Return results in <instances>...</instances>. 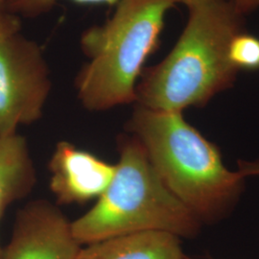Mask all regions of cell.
Here are the masks:
<instances>
[{
    "instance_id": "1",
    "label": "cell",
    "mask_w": 259,
    "mask_h": 259,
    "mask_svg": "<svg viewBox=\"0 0 259 259\" xmlns=\"http://www.w3.org/2000/svg\"><path fill=\"white\" fill-rule=\"evenodd\" d=\"M188 10L175 47L159 64L143 70L136 105L177 112L204 108L235 83L239 70L229 60V47L244 31V16L232 0H211Z\"/></svg>"
},
{
    "instance_id": "2",
    "label": "cell",
    "mask_w": 259,
    "mask_h": 259,
    "mask_svg": "<svg viewBox=\"0 0 259 259\" xmlns=\"http://www.w3.org/2000/svg\"><path fill=\"white\" fill-rule=\"evenodd\" d=\"M127 131L139 139L167 188L202 225L220 222L235 208L246 177L225 166L219 148L183 112L135 105Z\"/></svg>"
},
{
    "instance_id": "3",
    "label": "cell",
    "mask_w": 259,
    "mask_h": 259,
    "mask_svg": "<svg viewBox=\"0 0 259 259\" xmlns=\"http://www.w3.org/2000/svg\"><path fill=\"white\" fill-rule=\"evenodd\" d=\"M180 0H121L101 25L83 31L80 47L88 63L75 79L79 101L103 111L136 102L144 64L157 50L167 13Z\"/></svg>"
},
{
    "instance_id": "4",
    "label": "cell",
    "mask_w": 259,
    "mask_h": 259,
    "mask_svg": "<svg viewBox=\"0 0 259 259\" xmlns=\"http://www.w3.org/2000/svg\"><path fill=\"white\" fill-rule=\"evenodd\" d=\"M118 151L109 187L92 209L72 222L78 242L83 246L146 232L195 238L202 223L167 188L139 139L129 133L121 135Z\"/></svg>"
},
{
    "instance_id": "5",
    "label": "cell",
    "mask_w": 259,
    "mask_h": 259,
    "mask_svg": "<svg viewBox=\"0 0 259 259\" xmlns=\"http://www.w3.org/2000/svg\"><path fill=\"white\" fill-rule=\"evenodd\" d=\"M41 47L17 33L0 41V136L37 122L51 92Z\"/></svg>"
},
{
    "instance_id": "6",
    "label": "cell",
    "mask_w": 259,
    "mask_h": 259,
    "mask_svg": "<svg viewBox=\"0 0 259 259\" xmlns=\"http://www.w3.org/2000/svg\"><path fill=\"white\" fill-rule=\"evenodd\" d=\"M82 248L72 232V222L55 204L40 199L18 212L0 259H77Z\"/></svg>"
},
{
    "instance_id": "7",
    "label": "cell",
    "mask_w": 259,
    "mask_h": 259,
    "mask_svg": "<svg viewBox=\"0 0 259 259\" xmlns=\"http://www.w3.org/2000/svg\"><path fill=\"white\" fill-rule=\"evenodd\" d=\"M49 187L60 204H85L99 199L115 173V164L60 141L49 161Z\"/></svg>"
},
{
    "instance_id": "8",
    "label": "cell",
    "mask_w": 259,
    "mask_h": 259,
    "mask_svg": "<svg viewBox=\"0 0 259 259\" xmlns=\"http://www.w3.org/2000/svg\"><path fill=\"white\" fill-rule=\"evenodd\" d=\"M181 240L169 232H139L89 244L77 259H185Z\"/></svg>"
},
{
    "instance_id": "9",
    "label": "cell",
    "mask_w": 259,
    "mask_h": 259,
    "mask_svg": "<svg viewBox=\"0 0 259 259\" xmlns=\"http://www.w3.org/2000/svg\"><path fill=\"white\" fill-rule=\"evenodd\" d=\"M36 183L26 139L18 133L0 136V220L10 204L30 194ZM1 251L0 245V254Z\"/></svg>"
},
{
    "instance_id": "10",
    "label": "cell",
    "mask_w": 259,
    "mask_h": 259,
    "mask_svg": "<svg viewBox=\"0 0 259 259\" xmlns=\"http://www.w3.org/2000/svg\"><path fill=\"white\" fill-rule=\"evenodd\" d=\"M229 60L238 70H258L259 37L241 32L229 47Z\"/></svg>"
},
{
    "instance_id": "11",
    "label": "cell",
    "mask_w": 259,
    "mask_h": 259,
    "mask_svg": "<svg viewBox=\"0 0 259 259\" xmlns=\"http://www.w3.org/2000/svg\"><path fill=\"white\" fill-rule=\"evenodd\" d=\"M79 4H106L115 6L121 0H71ZM58 0H7L4 10L17 17L36 18L48 13Z\"/></svg>"
},
{
    "instance_id": "12",
    "label": "cell",
    "mask_w": 259,
    "mask_h": 259,
    "mask_svg": "<svg viewBox=\"0 0 259 259\" xmlns=\"http://www.w3.org/2000/svg\"><path fill=\"white\" fill-rule=\"evenodd\" d=\"M20 20L19 17L12 15L0 7V41L19 33Z\"/></svg>"
},
{
    "instance_id": "13",
    "label": "cell",
    "mask_w": 259,
    "mask_h": 259,
    "mask_svg": "<svg viewBox=\"0 0 259 259\" xmlns=\"http://www.w3.org/2000/svg\"><path fill=\"white\" fill-rule=\"evenodd\" d=\"M238 170L246 178L250 176H259V159L245 160L239 159L237 162Z\"/></svg>"
},
{
    "instance_id": "14",
    "label": "cell",
    "mask_w": 259,
    "mask_h": 259,
    "mask_svg": "<svg viewBox=\"0 0 259 259\" xmlns=\"http://www.w3.org/2000/svg\"><path fill=\"white\" fill-rule=\"evenodd\" d=\"M232 1L236 10L243 16L259 8V0H232Z\"/></svg>"
},
{
    "instance_id": "15",
    "label": "cell",
    "mask_w": 259,
    "mask_h": 259,
    "mask_svg": "<svg viewBox=\"0 0 259 259\" xmlns=\"http://www.w3.org/2000/svg\"><path fill=\"white\" fill-rule=\"evenodd\" d=\"M207 1H211V0H180V3H184L189 9V8L194 7L196 5L202 4V3L207 2Z\"/></svg>"
},
{
    "instance_id": "16",
    "label": "cell",
    "mask_w": 259,
    "mask_h": 259,
    "mask_svg": "<svg viewBox=\"0 0 259 259\" xmlns=\"http://www.w3.org/2000/svg\"><path fill=\"white\" fill-rule=\"evenodd\" d=\"M6 2H7V0H0V7L4 9V6H5Z\"/></svg>"
},
{
    "instance_id": "17",
    "label": "cell",
    "mask_w": 259,
    "mask_h": 259,
    "mask_svg": "<svg viewBox=\"0 0 259 259\" xmlns=\"http://www.w3.org/2000/svg\"><path fill=\"white\" fill-rule=\"evenodd\" d=\"M185 259H197V258H193V257H189V256H187V255H186V256H185Z\"/></svg>"
}]
</instances>
